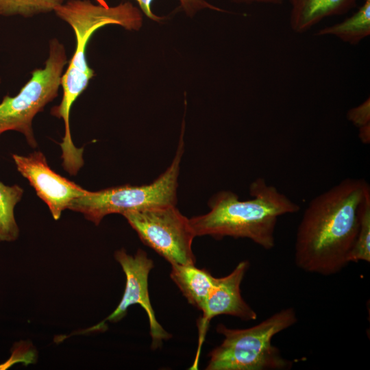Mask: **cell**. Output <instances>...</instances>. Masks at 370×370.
I'll use <instances>...</instances> for the list:
<instances>
[{"mask_svg":"<svg viewBox=\"0 0 370 370\" xmlns=\"http://www.w3.org/2000/svg\"><path fill=\"white\" fill-rule=\"evenodd\" d=\"M123 216L140 240L171 264H195L192 250L195 232L190 220L175 206L130 212Z\"/></svg>","mask_w":370,"mask_h":370,"instance_id":"52a82bcc","label":"cell"},{"mask_svg":"<svg viewBox=\"0 0 370 370\" xmlns=\"http://www.w3.org/2000/svg\"><path fill=\"white\" fill-rule=\"evenodd\" d=\"M69 0H0V16L25 18L54 12Z\"/></svg>","mask_w":370,"mask_h":370,"instance_id":"2e32d148","label":"cell"},{"mask_svg":"<svg viewBox=\"0 0 370 370\" xmlns=\"http://www.w3.org/2000/svg\"><path fill=\"white\" fill-rule=\"evenodd\" d=\"M236 3H265L272 5H280L282 3L283 0H231Z\"/></svg>","mask_w":370,"mask_h":370,"instance_id":"ffe728a7","label":"cell"},{"mask_svg":"<svg viewBox=\"0 0 370 370\" xmlns=\"http://www.w3.org/2000/svg\"><path fill=\"white\" fill-rule=\"evenodd\" d=\"M347 260L348 263L370 262V192L367 193L360 204L358 230Z\"/></svg>","mask_w":370,"mask_h":370,"instance_id":"9a60e30c","label":"cell"},{"mask_svg":"<svg viewBox=\"0 0 370 370\" xmlns=\"http://www.w3.org/2000/svg\"><path fill=\"white\" fill-rule=\"evenodd\" d=\"M170 277L188 301L199 309L214 287L216 278L195 264H172Z\"/></svg>","mask_w":370,"mask_h":370,"instance_id":"7c38bea8","label":"cell"},{"mask_svg":"<svg viewBox=\"0 0 370 370\" xmlns=\"http://www.w3.org/2000/svg\"><path fill=\"white\" fill-rule=\"evenodd\" d=\"M1 79L0 78V84H1Z\"/></svg>","mask_w":370,"mask_h":370,"instance_id":"44dd1931","label":"cell"},{"mask_svg":"<svg viewBox=\"0 0 370 370\" xmlns=\"http://www.w3.org/2000/svg\"><path fill=\"white\" fill-rule=\"evenodd\" d=\"M358 137L360 141L365 145L370 143V124L358 128Z\"/></svg>","mask_w":370,"mask_h":370,"instance_id":"d6986e66","label":"cell"},{"mask_svg":"<svg viewBox=\"0 0 370 370\" xmlns=\"http://www.w3.org/2000/svg\"><path fill=\"white\" fill-rule=\"evenodd\" d=\"M334 36L344 42L357 45L370 35V0L351 16L341 23L321 29L316 36Z\"/></svg>","mask_w":370,"mask_h":370,"instance_id":"4fadbf2b","label":"cell"},{"mask_svg":"<svg viewBox=\"0 0 370 370\" xmlns=\"http://www.w3.org/2000/svg\"><path fill=\"white\" fill-rule=\"evenodd\" d=\"M183 151L182 133L171 165L151 184L139 186L123 185L94 192L88 190L75 199L68 209L82 213L86 219L97 225L108 214L123 215L145 208L175 206L177 177Z\"/></svg>","mask_w":370,"mask_h":370,"instance_id":"5b68a950","label":"cell"},{"mask_svg":"<svg viewBox=\"0 0 370 370\" xmlns=\"http://www.w3.org/2000/svg\"><path fill=\"white\" fill-rule=\"evenodd\" d=\"M369 192L365 180L346 178L310 201L295 236L294 259L300 269L327 276L349 264L360 204Z\"/></svg>","mask_w":370,"mask_h":370,"instance_id":"6da1fadb","label":"cell"},{"mask_svg":"<svg viewBox=\"0 0 370 370\" xmlns=\"http://www.w3.org/2000/svg\"><path fill=\"white\" fill-rule=\"evenodd\" d=\"M12 158L18 171L48 206L55 220L60 219L62 211L68 209L75 199L88 191L54 172L40 151H34L27 156L12 154Z\"/></svg>","mask_w":370,"mask_h":370,"instance_id":"9c48e42d","label":"cell"},{"mask_svg":"<svg viewBox=\"0 0 370 370\" xmlns=\"http://www.w3.org/2000/svg\"><path fill=\"white\" fill-rule=\"evenodd\" d=\"M143 13L150 19L153 21L162 20V17L155 15L151 9V3L153 0H135ZM180 5L188 16H193L198 11L209 9L219 12H225L224 10L213 5L205 0H179Z\"/></svg>","mask_w":370,"mask_h":370,"instance_id":"e0dca14e","label":"cell"},{"mask_svg":"<svg viewBox=\"0 0 370 370\" xmlns=\"http://www.w3.org/2000/svg\"><path fill=\"white\" fill-rule=\"evenodd\" d=\"M297 321L294 308L288 307L260 323L245 329L228 328L222 323L217 332L222 343L209 354L207 370H287L293 362L284 358L271 343L273 337Z\"/></svg>","mask_w":370,"mask_h":370,"instance_id":"277c9868","label":"cell"},{"mask_svg":"<svg viewBox=\"0 0 370 370\" xmlns=\"http://www.w3.org/2000/svg\"><path fill=\"white\" fill-rule=\"evenodd\" d=\"M23 195V188L17 184L7 186L0 182V241H14L18 236L14 208Z\"/></svg>","mask_w":370,"mask_h":370,"instance_id":"5bb4252c","label":"cell"},{"mask_svg":"<svg viewBox=\"0 0 370 370\" xmlns=\"http://www.w3.org/2000/svg\"><path fill=\"white\" fill-rule=\"evenodd\" d=\"M67 62L64 45L58 38L51 39L45 66L32 72V77L16 95H5L0 103V136L16 131L25 136L32 147L37 146L33 119L58 97Z\"/></svg>","mask_w":370,"mask_h":370,"instance_id":"8992f818","label":"cell"},{"mask_svg":"<svg viewBox=\"0 0 370 370\" xmlns=\"http://www.w3.org/2000/svg\"><path fill=\"white\" fill-rule=\"evenodd\" d=\"M249 266L247 260L241 261L230 274L216 278L215 284L201 310L202 316L197 322L198 347L190 369H197L200 350L212 318L227 314L245 321L256 319L257 313L243 299L241 293V284Z\"/></svg>","mask_w":370,"mask_h":370,"instance_id":"30bf717a","label":"cell"},{"mask_svg":"<svg viewBox=\"0 0 370 370\" xmlns=\"http://www.w3.org/2000/svg\"><path fill=\"white\" fill-rule=\"evenodd\" d=\"M347 118L358 128L370 124V98L368 97L358 106L349 109Z\"/></svg>","mask_w":370,"mask_h":370,"instance_id":"ac0fdd59","label":"cell"},{"mask_svg":"<svg viewBox=\"0 0 370 370\" xmlns=\"http://www.w3.org/2000/svg\"><path fill=\"white\" fill-rule=\"evenodd\" d=\"M291 6L289 25L298 34L308 31L325 18L342 15L359 0H288Z\"/></svg>","mask_w":370,"mask_h":370,"instance_id":"8fae6325","label":"cell"},{"mask_svg":"<svg viewBox=\"0 0 370 370\" xmlns=\"http://www.w3.org/2000/svg\"><path fill=\"white\" fill-rule=\"evenodd\" d=\"M114 257L125 274V288L116 308L98 325H101L106 321H119L125 315L130 306L139 304L148 316L152 339L151 347L155 349L162 345L163 341L169 339L171 335L156 320L149 297L148 276L153 267V260L142 249H138L134 256H132L122 249L115 252Z\"/></svg>","mask_w":370,"mask_h":370,"instance_id":"ba28073f","label":"cell"},{"mask_svg":"<svg viewBox=\"0 0 370 370\" xmlns=\"http://www.w3.org/2000/svg\"><path fill=\"white\" fill-rule=\"evenodd\" d=\"M251 199L245 201L230 190H221L209 200L210 210L190 219L195 236L249 238L265 249L275 246L280 217L297 212L300 207L262 177L249 186Z\"/></svg>","mask_w":370,"mask_h":370,"instance_id":"3957f363","label":"cell"},{"mask_svg":"<svg viewBox=\"0 0 370 370\" xmlns=\"http://www.w3.org/2000/svg\"><path fill=\"white\" fill-rule=\"evenodd\" d=\"M54 12L71 26L76 40L74 54L61 79L62 101L51 110L52 115L62 119L64 123V136L60 143L62 166L66 171L75 172L84 164V148H77L72 141L69 117L72 105L95 75L86 60L88 43L102 27L116 25L127 30H138L143 19L140 10L129 2L110 7L96 5L89 0H69L56 8Z\"/></svg>","mask_w":370,"mask_h":370,"instance_id":"7a4b0ae2","label":"cell"}]
</instances>
